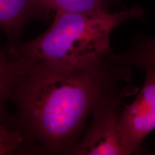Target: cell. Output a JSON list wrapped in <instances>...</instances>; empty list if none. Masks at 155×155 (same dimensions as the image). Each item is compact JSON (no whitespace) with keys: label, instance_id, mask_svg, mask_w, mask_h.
Returning a JSON list of instances; mask_svg holds the SVG:
<instances>
[{"label":"cell","instance_id":"52a82bcc","mask_svg":"<svg viewBox=\"0 0 155 155\" xmlns=\"http://www.w3.org/2000/svg\"><path fill=\"white\" fill-rule=\"evenodd\" d=\"M118 61L129 66L141 68L144 71H155V38L144 39L137 42L124 55H115Z\"/></svg>","mask_w":155,"mask_h":155},{"label":"cell","instance_id":"277c9868","mask_svg":"<svg viewBox=\"0 0 155 155\" xmlns=\"http://www.w3.org/2000/svg\"><path fill=\"white\" fill-rule=\"evenodd\" d=\"M146 79L134 101L122 108L121 128L127 154L141 151L145 137L155 129V71L146 70Z\"/></svg>","mask_w":155,"mask_h":155},{"label":"cell","instance_id":"6da1fadb","mask_svg":"<svg viewBox=\"0 0 155 155\" xmlns=\"http://www.w3.org/2000/svg\"><path fill=\"white\" fill-rule=\"evenodd\" d=\"M25 63L11 96L17 125L50 152L70 154L97 106L123 92L120 83L130 78V66L114 53L83 64Z\"/></svg>","mask_w":155,"mask_h":155},{"label":"cell","instance_id":"ba28073f","mask_svg":"<svg viewBox=\"0 0 155 155\" xmlns=\"http://www.w3.org/2000/svg\"><path fill=\"white\" fill-rule=\"evenodd\" d=\"M50 11L103 12L109 11L108 0H40Z\"/></svg>","mask_w":155,"mask_h":155},{"label":"cell","instance_id":"3957f363","mask_svg":"<svg viewBox=\"0 0 155 155\" xmlns=\"http://www.w3.org/2000/svg\"><path fill=\"white\" fill-rule=\"evenodd\" d=\"M123 91L103 101L92 114V121L83 139L70 152L82 155H127L121 128Z\"/></svg>","mask_w":155,"mask_h":155},{"label":"cell","instance_id":"8992f818","mask_svg":"<svg viewBox=\"0 0 155 155\" xmlns=\"http://www.w3.org/2000/svg\"><path fill=\"white\" fill-rule=\"evenodd\" d=\"M26 73V65L8 48L0 46V124L17 127L15 119L10 117L7 104L11 101L13 91L22 81ZM18 128V127H17Z\"/></svg>","mask_w":155,"mask_h":155},{"label":"cell","instance_id":"7a4b0ae2","mask_svg":"<svg viewBox=\"0 0 155 155\" xmlns=\"http://www.w3.org/2000/svg\"><path fill=\"white\" fill-rule=\"evenodd\" d=\"M144 15V9L103 12H56L43 34L21 45H9L10 51L27 63L40 61L83 64L113 54L110 35L129 19Z\"/></svg>","mask_w":155,"mask_h":155},{"label":"cell","instance_id":"9c48e42d","mask_svg":"<svg viewBox=\"0 0 155 155\" xmlns=\"http://www.w3.org/2000/svg\"><path fill=\"white\" fill-rule=\"evenodd\" d=\"M26 138L19 128L0 124V154H9L19 150Z\"/></svg>","mask_w":155,"mask_h":155},{"label":"cell","instance_id":"5b68a950","mask_svg":"<svg viewBox=\"0 0 155 155\" xmlns=\"http://www.w3.org/2000/svg\"><path fill=\"white\" fill-rule=\"evenodd\" d=\"M51 11L40 0H0V29L15 40L32 19H48Z\"/></svg>","mask_w":155,"mask_h":155}]
</instances>
